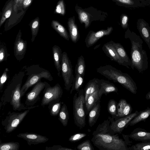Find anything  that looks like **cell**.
Masks as SVG:
<instances>
[{
  "label": "cell",
  "instance_id": "obj_1",
  "mask_svg": "<svg viewBox=\"0 0 150 150\" xmlns=\"http://www.w3.org/2000/svg\"><path fill=\"white\" fill-rule=\"evenodd\" d=\"M110 122L105 120L99 124L92 133L91 141L100 150H128L127 142L119 137L118 133L110 134L108 127Z\"/></svg>",
  "mask_w": 150,
  "mask_h": 150
},
{
  "label": "cell",
  "instance_id": "obj_2",
  "mask_svg": "<svg viewBox=\"0 0 150 150\" xmlns=\"http://www.w3.org/2000/svg\"><path fill=\"white\" fill-rule=\"evenodd\" d=\"M125 38H129L131 43V68L132 69L135 68L139 73H143L148 68V59L146 52L143 47L142 40L128 28L125 33Z\"/></svg>",
  "mask_w": 150,
  "mask_h": 150
},
{
  "label": "cell",
  "instance_id": "obj_3",
  "mask_svg": "<svg viewBox=\"0 0 150 150\" xmlns=\"http://www.w3.org/2000/svg\"><path fill=\"white\" fill-rule=\"evenodd\" d=\"M97 72L108 79L120 83L133 94H136V84L128 74L122 72L110 65L100 67L97 69Z\"/></svg>",
  "mask_w": 150,
  "mask_h": 150
},
{
  "label": "cell",
  "instance_id": "obj_4",
  "mask_svg": "<svg viewBox=\"0 0 150 150\" xmlns=\"http://www.w3.org/2000/svg\"><path fill=\"white\" fill-rule=\"evenodd\" d=\"M28 76L27 79L21 88V97H23L28 89L34 85L42 78L51 81L53 78L48 70L40 67L38 64H33L27 67L25 69Z\"/></svg>",
  "mask_w": 150,
  "mask_h": 150
},
{
  "label": "cell",
  "instance_id": "obj_5",
  "mask_svg": "<svg viewBox=\"0 0 150 150\" xmlns=\"http://www.w3.org/2000/svg\"><path fill=\"white\" fill-rule=\"evenodd\" d=\"M84 89H80L75 93L73 98V113L74 123L80 129L86 125Z\"/></svg>",
  "mask_w": 150,
  "mask_h": 150
},
{
  "label": "cell",
  "instance_id": "obj_6",
  "mask_svg": "<svg viewBox=\"0 0 150 150\" xmlns=\"http://www.w3.org/2000/svg\"><path fill=\"white\" fill-rule=\"evenodd\" d=\"M30 109H27L21 112H11L9 111L5 118L2 120L1 123L6 132H11L21 123Z\"/></svg>",
  "mask_w": 150,
  "mask_h": 150
},
{
  "label": "cell",
  "instance_id": "obj_7",
  "mask_svg": "<svg viewBox=\"0 0 150 150\" xmlns=\"http://www.w3.org/2000/svg\"><path fill=\"white\" fill-rule=\"evenodd\" d=\"M61 71L64 82V88L67 91H69L72 86L74 77L71 61L65 52L62 53Z\"/></svg>",
  "mask_w": 150,
  "mask_h": 150
},
{
  "label": "cell",
  "instance_id": "obj_8",
  "mask_svg": "<svg viewBox=\"0 0 150 150\" xmlns=\"http://www.w3.org/2000/svg\"><path fill=\"white\" fill-rule=\"evenodd\" d=\"M136 110L129 115L115 119L112 117H108L110 122L108 127L109 132L111 134H121L125 128L127 127L129 122L139 113Z\"/></svg>",
  "mask_w": 150,
  "mask_h": 150
},
{
  "label": "cell",
  "instance_id": "obj_9",
  "mask_svg": "<svg viewBox=\"0 0 150 150\" xmlns=\"http://www.w3.org/2000/svg\"><path fill=\"white\" fill-rule=\"evenodd\" d=\"M63 93L62 89L59 84L57 83L54 86H51L46 81L41 105L44 106L48 105L53 100L60 99Z\"/></svg>",
  "mask_w": 150,
  "mask_h": 150
},
{
  "label": "cell",
  "instance_id": "obj_10",
  "mask_svg": "<svg viewBox=\"0 0 150 150\" xmlns=\"http://www.w3.org/2000/svg\"><path fill=\"white\" fill-rule=\"evenodd\" d=\"M25 75V72L20 71L13 76L12 79L8 83L0 99V108L10 102L12 91L17 85L22 81Z\"/></svg>",
  "mask_w": 150,
  "mask_h": 150
},
{
  "label": "cell",
  "instance_id": "obj_11",
  "mask_svg": "<svg viewBox=\"0 0 150 150\" xmlns=\"http://www.w3.org/2000/svg\"><path fill=\"white\" fill-rule=\"evenodd\" d=\"M22 81L20 82L12 91L11 96L10 103L15 111L31 109L39 107V105L27 106L21 103V88Z\"/></svg>",
  "mask_w": 150,
  "mask_h": 150
},
{
  "label": "cell",
  "instance_id": "obj_12",
  "mask_svg": "<svg viewBox=\"0 0 150 150\" xmlns=\"http://www.w3.org/2000/svg\"><path fill=\"white\" fill-rule=\"evenodd\" d=\"M46 81H39L35 84L32 90L26 94L25 104L27 106H33L40 99V95L44 90Z\"/></svg>",
  "mask_w": 150,
  "mask_h": 150
},
{
  "label": "cell",
  "instance_id": "obj_13",
  "mask_svg": "<svg viewBox=\"0 0 150 150\" xmlns=\"http://www.w3.org/2000/svg\"><path fill=\"white\" fill-rule=\"evenodd\" d=\"M21 37L22 32L20 30L16 35L13 47L14 56L19 61L24 58L27 50V42Z\"/></svg>",
  "mask_w": 150,
  "mask_h": 150
},
{
  "label": "cell",
  "instance_id": "obj_14",
  "mask_svg": "<svg viewBox=\"0 0 150 150\" xmlns=\"http://www.w3.org/2000/svg\"><path fill=\"white\" fill-rule=\"evenodd\" d=\"M113 30L112 27H108L106 29L97 32L90 31L85 38V42L86 47L89 48L95 44L101 38L110 35Z\"/></svg>",
  "mask_w": 150,
  "mask_h": 150
},
{
  "label": "cell",
  "instance_id": "obj_15",
  "mask_svg": "<svg viewBox=\"0 0 150 150\" xmlns=\"http://www.w3.org/2000/svg\"><path fill=\"white\" fill-rule=\"evenodd\" d=\"M17 137L25 140L29 146L45 143L49 140L46 137L34 133H21L18 134Z\"/></svg>",
  "mask_w": 150,
  "mask_h": 150
},
{
  "label": "cell",
  "instance_id": "obj_16",
  "mask_svg": "<svg viewBox=\"0 0 150 150\" xmlns=\"http://www.w3.org/2000/svg\"><path fill=\"white\" fill-rule=\"evenodd\" d=\"M102 49L106 56L111 60L116 62L120 65L127 67L126 64L120 57L113 46L112 40L104 44Z\"/></svg>",
  "mask_w": 150,
  "mask_h": 150
},
{
  "label": "cell",
  "instance_id": "obj_17",
  "mask_svg": "<svg viewBox=\"0 0 150 150\" xmlns=\"http://www.w3.org/2000/svg\"><path fill=\"white\" fill-rule=\"evenodd\" d=\"M137 28L150 50V27L149 24L144 19H140L137 21Z\"/></svg>",
  "mask_w": 150,
  "mask_h": 150
},
{
  "label": "cell",
  "instance_id": "obj_18",
  "mask_svg": "<svg viewBox=\"0 0 150 150\" xmlns=\"http://www.w3.org/2000/svg\"><path fill=\"white\" fill-rule=\"evenodd\" d=\"M100 87V79L94 78L90 80L86 84L84 89V104L89 96L99 90Z\"/></svg>",
  "mask_w": 150,
  "mask_h": 150
},
{
  "label": "cell",
  "instance_id": "obj_19",
  "mask_svg": "<svg viewBox=\"0 0 150 150\" xmlns=\"http://www.w3.org/2000/svg\"><path fill=\"white\" fill-rule=\"evenodd\" d=\"M132 111V108L130 104L125 100L121 99L117 104V117L116 119L129 115Z\"/></svg>",
  "mask_w": 150,
  "mask_h": 150
},
{
  "label": "cell",
  "instance_id": "obj_20",
  "mask_svg": "<svg viewBox=\"0 0 150 150\" xmlns=\"http://www.w3.org/2000/svg\"><path fill=\"white\" fill-rule=\"evenodd\" d=\"M129 137L137 141L142 142L150 141V132L143 129L137 128L135 129Z\"/></svg>",
  "mask_w": 150,
  "mask_h": 150
},
{
  "label": "cell",
  "instance_id": "obj_21",
  "mask_svg": "<svg viewBox=\"0 0 150 150\" xmlns=\"http://www.w3.org/2000/svg\"><path fill=\"white\" fill-rule=\"evenodd\" d=\"M118 89L115 85L107 80L100 79V87L99 90V95L101 98L102 95H105L111 92L117 93Z\"/></svg>",
  "mask_w": 150,
  "mask_h": 150
},
{
  "label": "cell",
  "instance_id": "obj_22",
  "mask_svg": "<svg viewBox=\"0 0 150 150\" xmlns=\"http://www.w3.org/2000/svg\"><path fill=\"white\" fill-rule=\"evenodd\" d=\"M52 53L54 65L57 71V74L58 76H60L62 54V51L58 46L55 45L52 47Z\"/></svg>",
  "mask_w": 150,
  "mask_h": 150
},
{
  "label": "cell",
  "instance_id": "obj_23",
  "mask_svg": "<svg viewBox=\"0 0 150 150\" xmlns=\"http://www.w3.org/2000/svg\"><path fill=\"white\" fill-rule=\"evenodd\" d=\"M112 43L119 56L126 64V67L128 69L131 68L132 64L131 59L123 46L120 43L115 42L113 41Z\"/></svg>",
  "mask_w": 150,
  "mask_h": 150
},
{
  "label": "cell",
  "instance_id": "obj_24",
  "mask_svg": "<svg viewBox=\"0 0 150 150\" xmlns=\"http://www.w3.org/2000/svg\"><path fill=\"white\" fill-rule=\"evenodd\" d=\"M67 24L70 38L73 42L76 43L79 39L80 35L74 21L72 18H70L68 20Z\"/></svg>",
  "mask_w": 150,
  "mask_h": 150
},
{
  "label": "cell",
  "instance_id": "obj_25",
  "mask_svg": "<svg viewBox=\"0 0 150 150\" xmlns=\"http://www.w3.org/2000/svg\"><path fill=\"white\" fill-rule=\"evenodd\" d=\"M127 7L137 8L150 5V0H115Z\"/></svg>",
  "mask_w": 150,
  "mask_h": 150
},
{
  "label": "cell",
  "instance_id": "obj_26",
  "mask_svg": "<svg viewBox=\"0 0 150 150\" xmlns=\"http://www.w3.org/2000/svg\"><path fill=\"white\" fill-rule=\"evenodd\" d=\"M100 98L99 95V90L89 96L84 105L86 115H88L90 111L100 100Z\"/></svg>",
  "mask_w": 150,
  "mask_h": 150
},
{
  "label": "cell",
  "instance_id": "obj_27",
  "mask_svg": "<svg viewBox=\"0 0 150 150\" xmlns=\"http://www.w3.org/2000/svg\"><path fill=\"white\" fill-rule=\"evenodd\" d=\"M100 100L92 108L88 114V122L90 127H92L96 122L100 115Z\"/></svg>",
  "mask_w": 150,
  "mask_h": 150
},
{
  "label": "cell",
  "instance_id": "obj_28",
  "mask_svg": "<svg viewBox=\"0 0 150 150\" xmlns=\"http://www.w3.org/2000/svg\"><path fill=\"white\" fill-rule=\"evenodd\" d=\"M13 0H8L5 4L1 14L0 28L6 20L11 16L13 10Z\"/></svg>",
  "mask_w": 150,
  "mask_h": 150
},
{
  "label": "cell",
  "instance_id": "obj_29",
  "mask_svg": "<svg viewBox=\"0 0 150 150\" xmlns=\"http://www.w3.org/2000/svg\"><path fill=\"white\" fill-rule=\"evenodd\" d=\"M150 116V108L148 107L146 109L141 111L129 123L128 126H133L142 121L145 122Z\"/></svg>",
  "mask_w": 150,
  "mask_h": 150
},
{
  "label": "cell",
  "instance_id": "obj_30",
  "mask_svg": "<svg viewBox=\"0 0 150 150\" xmlns=\"http://www.w3.org/2000/svg\"><path fill=\"white\" fill-rule=\"evenodd\" d=\"M51 26L58 33L66 40L69 41L70 37L66 29L57 21L53 20L52 21Z\"/></svg>",
  "mask_w": 150,
  "mask_h": 150
},
{
  "label": "cell",
  "instance_id": "obj_31",
  "mask_svg": "<svg viewBox=\"0 0 150 150\" xmlns=\"http://www.w3.org/2000/svg\"><path fill=\"white\" fill-rule=\"evenodd\" d=\"M62 103L60 101V99H58L51 102L48 105L51 116H56L58 115L62 107Z\"/></svg>",
  "mask_w": 150,
  "mask_h": 150
},
{
  "label": "cell",
  "instance_id": "obj_32",
  "mask_svg": "<svg viewBox=\"0 0 150 150\" xmlns=\"http://www.w3.org/2000/svg\"><path fill=\"white\" fill-rule=\"evenodd\" d=\"M58 120L64 127L66 126L69 118L67 107L65 103L62 106L58 114Z\"/></svg>",
  "mask_w": 150,
  "mask_h": 150
},
{
  "label": "cell",
  "instance_id": "obj_33",
  "mask_svg": "<svg viewBox=\"0 0 150 150\" xmlns=\"http://www.w3.org/2000/svg\"><path fill=\"white\" fill-rule=\"evenodd\" d=\"M86 70V64L83 57L81 55L77 59L75 68V74L84 77Z\"/></svg>",
  "mask_w": 150,
  "mask_h": 150
},
{
  "label": "cell",
  "instance_id": "obj_34",
  "mask_svg": "<svg viewBox=\"0 0 150 150\" xmlns=\"http://www.w3.org/2000/svg\"><path fill=\"white\" fill-rule=\"evenodd\" d=\"M84 82V77L79 74H75L70 91V94H72L74 91H76L78 93Z\"/></svg>",
  "mask_w": 150,
  "mask_h": 150
},
{
  "label": "cell",
  "instance_id": "obj_35",
  "mask_svg": "<svg viewBox=\"0 0 150 150\" xmlns=\"http://www.w3.org/2000/svg\"><path fill=\"white\" fill-rule=\"evenodd\" d=\"M31 31L32 42L34 41L35 38L37 36L38 32L40 25V19L38 17H37L32 20L29 24Z\"/></svg>",
  "mask_w": 150,
  "mask_h": 150
},
{
  "label": "cell",
  "instance_id": "obj_36",
  "mask_svg": "<svg viewBox=\"0 0 150 150\" xmlns=\"http://www.w3.org/2000/svg\"><path fill=\"white\" fill-rule=\"evenodd\" d=\"M19 148L20 144L18 142H0V150H18Z\"/></svg>",
  "mask_w": 150,
  "mask_h": 150
},
{
  "label": "cell",
  "instance_id": "obj_37",
  "mask_svg": "<svg viewBox=\"0 0 150 150\" xmlns=\"http://www.w3.org/2000/svg\"><path fill=\"white\" fill-rule=\"evenodd\" d=\"M116 102L113 99H111L109 101L108 104V110L109 113L114 119L117 118V106Z\"/></svg>",
  "mask_w": 150,
  "mask_h": 150
},
{
  "label": "cell",
  "instance_id": "obj_38",
  "mask_svg": "<svg viewBox=\"0 0 150 150\" xmlns=\"http://www.w3.org/2000/svg\"><path fill=\"white\" fill-rule=\"evenodd\" d=\"M129 150H150V141L138 143L128 147Z\"/></svg>",
  "mask_w": 150,
  "mask_h": 150
},
{
  "label": "cell",
  "instance_id": "obj_39",
  "mask_svg": "<svg viewBox=\"0 0 150 150\" xmlns=\"http://www.w3.org/2000/svg\"><path fill=\"white\" fill-rule=\"evenodd\" d=\"M10 55L8 53L6 46L3 42H0V63L7 60L8 57Z\"/></svg>",
  "mask_w": 150,
  "mask_h": 150
},
{
  "label": "cell",
  "instance_id": "obj_40",
  "mask_svg": "<svg viewBox=\"0 0 150 150\" xmlns=\"http://www.w3.org/2000/svg\"><path fill=\"white\" fill-rule=\"evenodd\" d=\"M78 13L81 22L84 23L85 28H87L90 25L89 18L88 15L84 11L79 9L78 10Z\"/></svg>",
  "mask_w": 150,
  "mask_h": 150
},
{
  "label": "cell",
  "instance_id": "obj_41",
  "mask_svg": "<svg viewBox=\"0 0 150 150\" xmlns=\"http://www.w3.org/2000/svg\"><path fill=\"white\" fill-rule=\"evenodd\" d=\"M76 149L79 150H94L89 140H86L79 144Z\"/></svg>",
  "mask_w": 150,
  "mask_h": 150
},
{
  "label": "cell",
  "instance_id": "obj_42",
  "mask_svg": "<svg viewBox=\"0 0 150 150\" xmlns=\"http://www.w3.org/2000/svg\"><path fill=\"white\" fill-rule=\"evenodd\" d=\"M54 12L62 15L65 13V8L63 0H60L56 6Z\"/></svg>",
  "mask_w": 150,
  "mask_h": 150
},
{
  "label": "cell",
  "instance_id": "obj_43",
  "mask_svg": "<svg viewBox=\"0 0 150 150\" xmlns=\"http://www.w3.org/2000/svg\"><path fill=\"white\" fill-rule=\"evenodd\" d=\"M9 71L8 68H6L0 77V91L2 92L4 86L8 79V72Z\"/></svg>",
  "mask_w": 150,
  "mask_h": 150
},
{
  "label": "cell",
  "instance_id": "obj_44",
  "mask_svg": "<svg viewBox=\"0 0 150 150\" xmlns=\"http://www.w3.org/2000/svg\"><path fill=\"white\" fill-rule=\"evenodd\" d=\"M87 134L86 133H78L71 135L69 139V141L71 142H74L79 141L85 137Z\"/></svg>",
  "mask_w": 150,
  "mask_h": 150
},
{
  "label": "cell",
  "instance_id": "obj_45",
  "mask_svg": "<svg viewBox=\"0 0 150 150\" xmlns=\"http://www.w3.org/2000/svg\"><path fill=\"white\" fill-rule=\"evenodd\" d=\"M45 150H74L68 148L63 147L60 145H54L52 147L46 146Z\"/></svg>",
  "mask_w": 150,
  "mask_h": 150
},
{
  "label": "cell",
  "instance_id": "obj_46",
  "mask_svg": "<svg viewBox=\"0 0 150 150\" xmlns=\"http://www.w3.org/2000/svg\"><path fill=\"white\" fill-rule=\"evenodd\" d=\"M128 17L126 15H123L121 18V24L124 29H126L128 27Z\"/></svg>",
  "mask_w": 150,
  "mask_h": 150
},
{
  "label": "cell",
  "instance_id": "obj_47",
  "mask_svg": "<svg viewBox=\"0 0 150 150\" xmlns=\"http://www.w3.org/2000/svg\"><path fill=\"white\" fill-rule=\"evenodd\" d=\"M33 1V0H23L21 7L24 9H26L31 5Z\"/></svg>",
  "mask_w": 150,
  "mask_h": 150
},
{
  "label": "cell",
  "instance_id": "obj_48",
  "mask_svg": "<svg viewBox=\"0 0 150 150\" xmlns=\"http://www.w3.org/2000/svg\"><path fill=\"white\" fill-rule=\"evenodd\" d=\"M23 1V0H13V10L15 12L16 11L18 8L21 6Z\"/></svg>",
  "mask_w": 150,
  "mask_h": 150
},
{
  "label": "cell",
  "instance_id": "obj_49",
  "mask_svg": "<svg viewBox=\"0 0 150 150\" xmlns=\"http://www.w3.org/2000/svg\"><path fill=\"white\" fill-rule=\"evenodd\" d=\"M146 98L147 100H150V91L146 95Z\"/></svg>",
  "mask_w": 150,
  "mask_h": 150
}]
</instances>
